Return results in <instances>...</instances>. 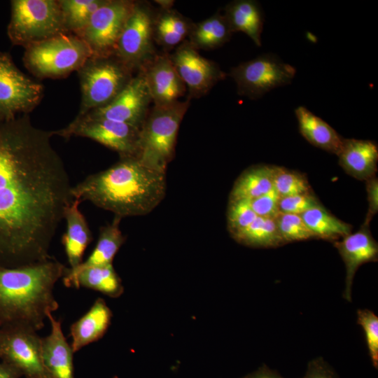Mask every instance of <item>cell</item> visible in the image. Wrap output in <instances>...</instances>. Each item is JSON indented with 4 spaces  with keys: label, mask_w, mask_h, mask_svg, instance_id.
I'll return each mask as SVG.
<instances>
[{
    "label": "cell",
    "mask_w": 378,
    "mask_h": 378,
    "mask_svg": "<svg viewBox=\"0 0 378 378\" xmlns=\"http://www.w3.org/2000/svg\"><path fill=\"white\" fill-rule=\"evenodd\" d=\"M232 34L224 14L218 12L200 22L192 24L188 42L197 50H212L227 43Z\"/></svg>",
    "instance_id": "cell-26"
},
{
    "label": "cell",
    "mask_w": 378,
    "mask_h": 378,
    "mask_svg": "<svg viewBox=\"0 0 378 378\" xmlns=\"http://www.w3.org/2000/svg\"><path fill=\"white\" fill-rule=\"evenodd\" d=\"M273 165L258 164L244 171L235 181L229 200H253L272 188Z\"/></svg>",
    "instance_id": "cell-28"
},
{
    "label": "cell",
    "mask_w": 378,
    "mask_h": 378,
    "mask_svg": "<svg viewBox=\"0 0 378 378\" xmlns=\"http://www.w3.org/2000/svg\"><path fill=\"white\" fill-rule=\"evenodd\" d=\"M188 92V99L208 93L226 74L215 62L202 57L188 41H184L169 54Z\"/></svg>",
    "instance_id": "cell-14"
},
{
    "label": "cell",
    "mask_w": 378,
    "mask_h": 378,
    "mask_svg": "<svg viewBox=\"0 0 378 378\" xmlns=\"http://www.w3.org/2000/svg\"><path fill=\"white\" fill-rule=\"evenodd\" d=\"M112 316L105 300L97 298L90 309L70 327L74 353L102 338L111 324Z\"/></svg>",
    "instance_id": "cell-21"
},
{
    "label": "cell",
    "mask_w": 378,
    "mask_h": 378,
    "mask_svg": "<svg viewBox=\"0 0 378 378\" xmlns=\"http://www.w3.org/2000/svg\"><path fill=\"white\" fill-rule=\"evenodd\" d=\"M357 323L365 332L366 344L373 367L378 368V317L368 309L357 310Z\"/></svg>",
    "instance_id": "cell-35"
},
{
    "label": "cell",
    "mask_w": 378,
    "mask_h": 378,
    "mask_svg": "<svg viewBox=\"0 0 378 378\" xmlns=\"http://www.w3.org/2000/svg\"><path fill=\"white\" fill-rule=\"evenodd\" d=\"M1 321H0V327H1Z\"/></svg>",
    "instance_id": "cell-43"
},
{
    "label": "cell",
    "mask_w": 378,
    "mask_h": 378,
    "mask_svg": "<svg viewBox=\"0 0 378 378\" xmlns=\"http://www.w3.org/2000/svg\"><path fill=\"white\" fill-rule=\"evenodd\" d=\"M272 184L280 198L312 192L306 176L284 167L273 165Z\"/></svg>",
    "instance_id": "cell-32"
},
{
    "label": "cell",
    "mask_w": 378,
    "mask_h": 378,
    "mask_svg": "<svg viewBox=\"0 0 378 378\" xmlns=\"http://www.w3.org/2000/svg\"><path fill=\"white\" fill-rule=\"evenodd\" d=\"M66 267L50 258L22 267H0V321L36 331L44 327L49 314L59 308L53 290Z\"/></svg>",
    "instance_id": "cell-3"
},
{
    "label": "cell",
    "mask_w": 378,
    "mask_h": 378,
    "mask_svg": "<svg viewBox=\"0 0 378 378\" xmlns=\"http://www.w3.org/2000/svg\"><path fill=\"white\" fill-rule=\"evenodd\" d=\"M154 16L144 3L135 2L119 36L113 55L134 72L156 54L154 48Z\"/></svg>",
    "instance_id": "cell-11"
},
{
    "label": "cell",
    "mask_w": 378,
    "mask_h": 378,
    "mask_svg": "<svg viewBox=\"0 0 378 378\" xmlns=\"http://www.w3.org/2000/svg\"><path fill=\"white\" fill-rule=\"evenodd\" d=\"M0 360L19 370L26 378H52L41 357V337L18 324L0 327Z\"/></svg>",
    "instance_id": "cell-10"
},
{
    "label": "cell",
    "mask_w": 378,
    "mask_h": 378,
    "mask_svg": "<svg viewBox=\"0 0 378 378\" xmlns=\"http://www.w3.org/2000/svg\"><path fill=\"white\" fill-rule=\"evenodd\" d=\"M122 218L115 216L112 223L99 230V237L93 251L85 261L73 270L112 264L113 260L125 241L120 227Z\"/></svg>",
    "instance_id": "cell-27"
},
{
    "label": "cell",
    "mask_w": 378,
    "mask_h": 378,
    "mask_svg": "<svg viewBox=\"0 0 378 378\" xmlns=\"http://www.w3.org/2000/svg\"><path fill=\"white\" fill-rule=\"evenodd\" d=\"M274 220L285 244L316 239L300 215L279 212Z\"/></svg>",
    "instance_id": "cell-33"
},
{
    "label": "cell",
    "mask_w": 378,
    "mask_h": 378,
    "mask_svg": "<svg viewBox=\"0 0 378 378\" xmlns=\"http://www.w3.org/2000/svg\"><path fill=\"white\" fill-rule=\"evenodd\" d=\"M333 245L346 267L343 298L351 302V287L356 272L364 263L377 261L378 244L372 235L370 223L364 221L357 232L335 241Z\"/></svg>",
    "instance_id": "cell-17"
},
{
    "label": "cell",
    "mask_w": 378,
    "mask_h": 378,
    "mask_svg": "<svg viewBox=\"0 0 378 378\" xmlns=\"http://www.w3.org/2000/svg\"><path fill=\"white\" fill-rule=\"evenodd\" d=\"M190 99L162 106L154 105L141 127L136 158L153 169L166 172L174 158L180 124Z\"/></svg>",
    "instance_id": "cell-4"
},
{
    "label": "cell",
    "mask_w": 378,
    "mask_h": 378,
    "mask_svg": "<svg viewBox=\"0 0 378 378\" xmlns=\"http://www.w3.org/2000/svg\"><path fill=\"white\" fill-rule=\"evenodd\" d=\"M108 0H58L68 32L78 35L93 13Z\"/></svg>",
    "instance_id": "cell-31"
},
{
    "label": "cell",
    "mask_w": 378,
    "mask_h": 378,
    "mask_svg": "<svg viewBox=\"0 0 378 378\" xmlns=\"http://www.w3.org/2000/svg\"><path fill=\"white\" fill-rule=\"evenodd\" d=\"M368 202V213L364 221L370 223L372 217L378 211V179L373 176L365 181Z\"/></svg>",
    "instance_id": "cell-39"
},
{
    "label": "cell",
    "mask_w": 378,
    "mask_h": 378,
    "mask_svg": "<svg viewBox=\"0 0 378 378\" xmlns=\"http://www.w3.org/2000/svg\"><path fill=\"white\" fill-rule=\"evenodd\" d=\"M140 127L117 121L76 116L66 127L52 131L65 139L73 136L92 139L118 153L120 158L136 157Z\"/></svg>",
    "instance_id": "cell-9"
},
{
    "label": "cell",
    "mask_w": 378,
    "mask_h": 378,
    "mask_svg": "<svg viewBox=\"0 0 378 378\" xmlns=\"http://www.w3.org/2000/svg\"><path fill=\"white\" fill-rule=\"evenodd\" d=\"M224 15L232 33L246 34L257 46H261L264 14L260 4L253 0H236L227 4Z\"/></svg>",
    "instance_id": "cell-23"
},
{
    "label": "cell",
    "mask_w": 378,
    "mask_h": 378,
    "mask_svg": "<svg viewBox=\"0 0 378 378\" xmlns=\"http://www.w3.org/2000/svg\"><path fill=\"white\" fill-rule=\"evenodd\" d=\"M47 318L51 331L48 336L41 337L43 364L52 378H74V353L63 334L61 321L55 319L52 314H49Z\"/></svg>",
    "instance_id": "cell-18"
},
{
    "label": "cell",
    "mask_w": 378,
    "mask_h": 378,
    "mask_svg": "<svg viewBox=\"0 0 378 378\" xmlns=\"http://www.w3.org/2000/svg\"><path fill=\"white\" fill-rule=\"evenodd\" d=\"M295 113L302 136L313 146L337 155L344 138L304 106H298Z\"/></svg>",
    "instance_id": "cell-24"
},
{
    "label": "cell",
    "mask_w": 378,
    "mask_h": 378,
    "mask_svg": "<svg viewBox=\"0 0 378 378\" xmlns=\"http://www.w3.org/2000/svg\"><path fill=\"white\" fill-rule=\"evenodd\" d=\"M302 378H339L335 370L321 357L310 360Z\"/></svg>",
    "instance_id": "cell-38"
},
{
    "label": "cell",
    "mask_w": 378,
    "mask_h": 378,
    "mask_svg": "<svg viewBox=\"0 0 378 378\" xmlns=\"http://www.w3.org/2000/svg\"><path fill=\"white\" fill-rule=\"evenodd\" d=\"M257 217L249 200H229L227 210V230L232 237L247 227Z\"/></svg>",
    "instance_id": "cell-34"
},
{
    "label": "cell",
    "mask_w": 378,
    "mask_h": 378,
    "mask_svg": "<svg viewBox=\"0 0 378 378\" xmlns=\"http://www.w3.org/2000/svg\"><path fill=\"white\" fill-rule=\"evenodd\" d=\"M241 378H284L276 370L262 365L258 370L245 375Z\"/></svg>",
    "instance_id": "cell-40"
},
{
    "label": "cell",
    "mask_w": 378,
    "mask_h": 378,
    "mask_svg": "<svg viewBox=\"0 0 378 378\" xmlns=\"http://www.w3.org/2000/svg\"><path fill=\"white\" fill-rule=\"evenodd\" d=\"M150 102L152 99L145 78L139 71L111 102L84 115L141 128L148 113Z\"/></svg>",
    "instance_id": "cell-15"
},
{
    "label": "cell",
    "mask_w": 378,
    "mask_h": 378,
    "mask_svg": "<svg viewBox=\"0 0 378 378\" xmlns=\"http://www.w3.org/2000/svg\"><path fill=\"white\" fill-rule=\"evenodd\" d=\"M7 34L13 45L27 46L68 32L58 0H13Z\"/></svg>",
    "instance_id": "cell-6"
},
{
    "label": "cell",
    "mask_w": 378,
    "mask_h": 378,
    "mask_svg": "<svg viewBox=\"0 0 378 378\" xmlns=\"http://www.w3.org/2000/svg\"><path fill=\"white\" fill-rule=\"evenodd\" d=\"M62 281L68 288L78 289L83 287L113 298L120 297L124 292L121 279L113 264L90 267L80 270L66 268Z\"/></svg>",
    "instance_id": "cell-20"
},
{
    "label": "cell",
    "mask_w": 378,
    "mask_h": 378,
    "mask_svg": "<svg viewBox=\"0 0 378 378\" xmlns=\"http://www.w3.org/2000/svg\"><path fill=\"white\" fill-rule=\"evenodd\" d=\"M154 105H167L183 97L187 90L168 53L155 54L139 70Z\"/></svg>",
    "instance_id": "cell-16"
},
{
    "label": "cell",
    "mask_w": 378,
    "mask_h": 378,
    "mask_svg": "<svg viewBox=\"0 0 378 378\" xmlns=\"http://www.w3.org/2000/svg\"><path fill=\"white\" fill-rule=\"evenodd\" d=\"M78 73L81 101L77 116L108 104L133 77V71L114 56H92Z\"/></svg>",
    "instance_id": "cell-7"
},
{
    "label": "cell",
    "mask_w": 378,
    "mask_h": 378,
    "mask_svg": "<svg viewBox=\"0 0 378 378\" xmlns=\"http://www.w3.org/2000/svg\"><path fill=\"white\" fill-rule=\"evenodd\" d=\"M52 131L29 114L0 120V267L14 268L52 258L49 249L74 200Z\"/></svg>",
    "instance_id": "cell-1"
},
{
    "label": "cell",
    "mask_w": 378,
    "mask_h": 378,
    "mask_svg": "<svg viewBox=\"0 0 378 378\" xmlns=\"http://www.w3.org/2000/svg\"><path fill=\"white\" fill-rule=\"evenodd\" d=\"M23 62L38 78H61L77 71L92 56L78 35L66 32L24 48Z\"/></svg>",
    "instance_id": "cell-5"
},
{
    "label": "cell",
    "mask_w": 378,
    "mask_h": 378,
    "mask_svg": "<svg viewBox=\"0 0 378 378\" xmlns=\"http://www.w3.org/2000/svg\"><path fill=\"white\" fill-rule=\"evenodd\" d=\"M280 197L272 188L267 193L249 200L250 205L257 216L274 218L279 213V201Z\"/></svg>",
    "instance_id": "cell-37"
},
{
    "label": "cell",
    "mask_w": 378,
    "mask_h": 378,
    "mask_svg": "<svg viewBox=\"0 0 378 378\" xmlns=\"http://www.w3.org/2000/svg\"><path fill=\"white\" fill-rule=\"evenodd\" d=\"M323 205L313 192L280 198L279 211L283 214L300 215Z\"/></svg>",
    "instance_id": "cell-36"
},
{
    "label": "cell",
    "mask_w": 378,
    "mask_h": 378,
    "mask_svg": "<svg viewBox=\"0 0 378 378\" xmlns=\"http://www.w3.org/2000/svg\"><path fill=\"white\" fill-rule=\"evenodd\" d=\"M135 1L108 0L92 15L78 34L89 46L92 56H113L119 36Z\"/></svg>",
    "instance_id": "cell-13"
},
{
    "label": "cell",
    "mask_w": 378,
    "mask_h": 378,
    "mask_svg": "<svg viewBox=\"0 0 378 378\" xmlns=\"http://www.w3.org/2000/svg\"><path fill=\"white\" fill-rule=\"evenodd\" d=\"M166 188V172L149 167L136 157H127L86 176L72 186L71 195L122 218L152 211L163 200Z\"/></svg>",
    "instance_id": "cell-2"
},
{
    "label": "cell",
    "mask_w": 378,
    "mask_h": 378,
    "mask_svg": "<svg viewBox=\"0 0 378 378\" xmlns=\"http://www.w3.org/2000/svg\"><path fill=\"white\" fill-rule=\"evenodd\" d=\"M155 3L158 4L162 10L172 9L174 1L172 0H156Z\"/></svg>",
    "instance_id": "cell-42"
},
{
    "label": "cell",
    "mask_w": 378,
    "mask_h": 378,
    "mask_svg": "<svg viewBox=\"0 0 378 378\" xmlns=\"http://www.w3.org/2000/svg\"><path fill=\"white\" fill-rule=\"evenodd\" d=\"M22 372L11 365L0 361V378H20Z\"/></svg>",
    "instance_id": "cell-41"
},
{
    "label": "cell",
    "mask_w": 378,
    "mask_h": 378,
    "mask_svg": "<svg viewBox=\"0 0 378 378\" xmlns=\"http://www.w3.org/2000/svg\"><path fill=\"white\" fill-rule=\"evenodd\" d=\"M43 95V85L18 69L9 54L0 52V120L29 114Z\"/></svg>",
    "instance_id": "cell-12"
},
{
    "label": "cell",
    "mask_w": 378,
    "mask_h": 378,
    "mask_svg": "<svg viewBox=\"0 0 378 378\" xmlns=\"http://www.w3.org/2000/svg\"><path fill=\"white\" fill-rule=\"evenodd\" d=\"M238 243L255 248H274L285 244L274 218L257 216L245 229L232 237Z\"/></svg>",
    "instance_id": "cell-30"
},
{
    "label": "cell",
    "mask_w": 378,
    "mask_h": 378,
    "mask_svg": "<svg viewBox=\"0 0 378 378\" xmlns=\"http://www.w3.org/2000/svg\"><path fill=\"white\" fill-rule=\"evenodd\" d=\"M80 202L74 199L64 214L66 230L62 235V243L71 269L83 262L84 253L93 239L88 222L79 209Z\"/></svg>",
    "instance_id": "cell-22"
},
{
    "label": "cell",
    "mask_w": 378,
    "mask_h": 378,
    "mask_svg": "<svg viewBox=\"0 0 378 378\" xmlns=\"http://www.w3.org/2000/svg\"><path fill=\"white\" fill-rule=\"evenodd\" d=\"M337 156L339 164L351 176L365 181L376 176L378 161L376 142L344 138Z\"/></svg>",
    "instance_id": "cell-19"
},
{
    "label": "cell",
    "mask_w": 378,
    "mask_h": 378,
    "mask_svg": "<svg viewBox=\"0 0 378 378\" xmlns=\"http://www.w3.org/2000/svg\"><path fill=\"white\" fill-rule=\"evenodd\" d=\"M300 216L316 239L335 241L351 233L350 224L338 219L323 205Z\"/></svg>",
    "instance_id": "cell-29"
},
{
    "label": "cell",
    "mask_w": 378,
    "mask_h": 378,
    "mask_svg": "<svg viewBox=\"0 0 378 378\" xmlns=\"http://www.w3.org/2000/svg\"><path fill=\"white\" fill-rule=\"evenodd\" d=\"M296 69L274 54L261 55L230 70L237 93L255 99L278 87L290 84Z\"/></svg>",
    "instance_id": "cell-8"
},
{
    "label": "cell",
    "mask_w": 378,
    "mask_h": 378,
    "mask_svg": "<svg viewBox=\"0 0 378 378\" xmlns=\"http://www.w3.org/2000/svg\"><path fill=\"white\" fill-rule=\"evenodd\" d=\"M192 23L175 10H162L153 19L154 41L166 50L178 47L188 37Z\"/></svg>",
    "instance_id": "cell-25"
}]
</instances>
